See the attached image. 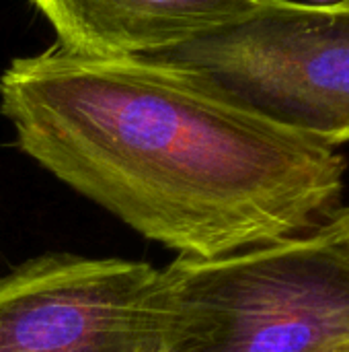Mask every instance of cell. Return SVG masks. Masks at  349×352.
Returning <instances> with one entry per match:
<instances>
[{"label":"cell","instance_id":"cell-8","mask_svg":"<svg viewBox=\"0 0 349 352\" xmlns=\"http://www.w3.org/2000/svg\"><path fill=\"white\" fill-rule=\"evenodd\" d=\"M313 4H331V2H339V0H309Z\"/></svg>","mask_w":349,"mask_h":352},{"label":"cell","instance_id":"cell-2","mask_svg":"<svg viewBox=\"0 0 349 352\" xmlns=\"http://www.w3.org/2000/svg\"><path fill=\"white\" fill-rule=\"evenodd\" d=\"M167 352H323L349 342V248L323 225L163 268Z\"/></svg>","mask_w":349,"mask_h":352},{"label":"cell","instance_id":"cell-3","mask_svg":"<svg viewBox=\"0 0 349 352\" xmlns=\"http://www.w3.org/2000/svg\"><path fill=\"white\" fill-rule=\"evenodd\" d=\"M189 68L302 138L349 142V6L263 0L251 14L152 56Z\"/></svg>","mask_w":349,"mask_h":352},{"label":"cell","instance_id":"cell-5","mask_svg":"<svg viewBox=\"0 0 349 352\" xmlns=\"http://www.w3.org/2000/svg\"><path fill=\"white\" fill-rule=\"evenodd\" d=\"M56 45L88 58H152L230 25L263 0H29Z\"/></svg>","mask_w":349,"mask_h":352},{"label":"cell","instance_id":"cell-7","mask_svg":"<svg viewBox=\"0 0 349 352\" xmlns=\"http://www.w3.org/2000/svg\"><path fill=\"white\" fill-rule=\"evenodd\" d=\"M323 352H349V342L337 344V346H333V349H329V351H323Z\"/></svg>","mask_w":349,"mask_h":352},{"label":"cell","instance_id":"cell-4","mask_svg":"<svg viewBox=\"0 0 349 352\" xmlns=\"http://www.w3.org/2000/svg\"><path fill=\"white\" fill-rule=\"evenodd\" d=\"M163 270L45 254L0 278V352H167Z\"/></svg>","mask_w":349,"mask_h":352},{"label":"cell","instance_id":"cell-1","mask_svg":"<svg viewBox=\"0 0 349 352\" xmlns=\"http://www.w3.org/2000/svg\"><path fill=\"white\" fill-rule=\"evenodd\" d=\"M0 113L29 159L185 258L300 237L341 208V153L156 58H88L53 43L8 62Z\"/></svg>","mask_w":349,"mask_h":352},{"label":"cell","instance_id":"cell-6","mask_svg":"<svg viewBox=\"0 0 349 352\" xmlns=\"http://www.w3.org/2000/svg\"><path fill=\"white\" fill-rule=\"evenodd\" d=\"M327 225H329V229L349 248V206L348 208H339V212Z\"/></svg>","mask_w":349,"mask_h":352},{"label":"cell","instance_id":"cell-9","mask_svg":"<svg viewBox=\"0 0 349 352\" xmlns=\"http://www.w3.org/2000/svg\"><path fill=\"white\" fill-rule=\"evenodd\" d=\"M341 2H344V4H348V6H349V0H341Z\"/></svg>","mask_w":349,"mask_h":352}]
</instances>
